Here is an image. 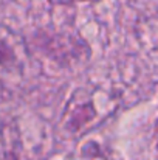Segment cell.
Wrapping results in <instances>:
<instances>
[{"label": "cell", "instance_id": "2", "mask_svg": "<svg viewBox=\"0 0 158 160\" xmlns=\"http://www.w3.org/2000/svg\"><path fill=\"white\" fill-rule=\"evenodd\" d=\"M28 65L30 53L25 41L0 25V100L9 98L22 87Z\"/></svg>", "mask_w": 158, "mask_h": 160}, {"label": "cell", "instance_id": "3", "mask_svg": "<svg viewBox=\"0 0 158 160\" xmlns=\"http://www.w3.org/2000/svg\"><path fill=\"white\" fill-rule=\"evenodd\" d=\"M54 2H60V3H68V2H76V0H54Z\"/></svg>", "mask_w": 158, "mask_h": 160}, {"label": "cell", "instance_id": "1", "mask_svg": "<svg viewBox=\"0 0 158 160\" xmlns=\"http://www.w3.org/2000/svg\"><path fill=\"white\" fill-rule=\"evenodd\" d=\"M113 100L99 89H79L68 101L59 128L64 134L81 135L113 112Z\"/></svg>", "mask_w": 158, "mask_h": 160}]
</instances>
